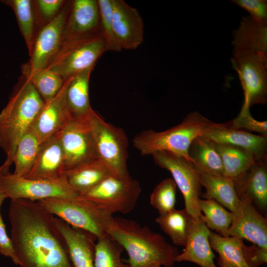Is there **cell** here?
Here are the masks:
<instances>
[{
	"mask_svg": "<svg viewBox=\"0 0 267 267\" xmlns=\"http://www.w3.org/2000/svg\"><path fill=\"white\" fill-rule=\"evenodd\" d=\"M238 196L244 194L265 215L267 211V159L258 160L247 172L233 179Z\"/></svg>",
	"mask_w": 267,
	"mask_h": 267,
	"instance_id": "obj_23",
	"label": "cell"
},
{
	"mask_svg": "<svg viewBox=\"0 0 267 267\" xmlns=\"http://www.w3.org/2000/svg\"><path fill=\"white\" fill-rule=\"evenodd\" d=\"M105 51V42L100 34L64 40L46 68L66 80L94 68L97 59Z\"/></svg>",
	"mask_w": 267,
	"mask_h": 267,
	"instance_id": "obj_6",
	"label": "cell"
},
{
	"mask_svg": "<svg viewBox=\"0 0 267 267\" xmlns=\"http://www.w3.org/2000/svg\"><path fill=\"white\" fill-rule=\"evenodd\" d=\"M37 202L53 216L71 226L86 231L96 240L107 234L113 215L94 202L80 195L73 198H50Z\"/></svg>",
	"mask_w": 267,
	"mask_h": 267,
	"instance_id": "obj_5",
	"label": "cell"
},
{
	"mask_svg": "<svg viewBox=\"0 0 267 267\" xmlns=\"http://www.w3.org/2000/svg\"><path fill=\"white\" fill-rule=\"evenodd\" d=\"M0 190L10 200L37 202L50 198H73L80 196L64 178L32 179L9 172L0 177Z\"/></svg>",
	"mask_w": 267,
	"mask_h": 267,
	"instance_id": "obj_10",
	"label": "cell"
},
{
	"mask_svg": "<svg viewBox=\"0 0 267 267\" xmlns=\"http://www.w3.org/2000/svg\"><path fill=\"white\" fill-rule=\"evenodd\" d=\"M94 68H90L68 79L65 103L69 118L88 121L94 112L89 99V85Z\"/></svg>",
	"mask_w": 267,
	"mask_h": 267,
	"instance_id": "obj_22",
	"label": "cell"
},
{
	"mask_svg": "<svg viewBox=\"0 0 267 267\" xmlns=\"http://www.w3.org/2000/svg\"><path fill=\"white\" fill-rule=\"evenodd\" d=\"M56 134L63 151L65 171L97 158L89 120L69 118Z\"/></svg>",
	"mask_w": 267,
	"mask_h": 267,
	"instance_id": "obj_13",
	"label": "cell"
},
{
	"mask_svg": "<svg viewBox=\"0 0 267 267\" xmlns=\"http://www.w3.org/2000/svg\"><path fill=\"white\" fill-rule=\"evenodd\" d=\"M6 198L5 196L0 190V254L10 258L15 265L18 266V261L10 238L7 234L5 226L0 213L2 204Z\"/></svg>",
	"mask_w": 267,
	"mask_h": 267,
	"instance_id": "obj_41",
	"label": "cell"
},
{
	"mask_svg": "<svg viewBox=\"0 0 267 267\" xmlns=\"http://www.w3.org/2000/svg\"><path fill=\"white\" fill-rule=\"evenodd\" d=\"M55 225L62 235L74 267H95L96 238L91 234L74 228L54 216Z\"/></svg>",
	"mask_w": 267,
	"mask_h": 267,
	"instance_id": "obj_21",
	"label": "cell"
},
{
	"mask_svg": "<svg viewBox=\"0 0 267 267\" xmlns=\"http://www.w3.org/2000/svg\"><path fill=\"white\" fill-rule=\"evenodd\" d=\"M198 205L201 213H203L202 218L209 229L215 230L222 236H229L232 213L212 199L199 198Z\"/></svg>",
	"mask_w": 267,
	"mask_h": 267,
	"instance_id": "obj_32",
	"label": "cell"
},
{
	"mask_svg": "<svg viewBox=\"0 0 267 267\" xmlns=\"http://www.w3.org/2000/svg\"><path fill=\"white\" fill-rule=\"evenodd\" d=\"M231 1L246 10L252 18L267 22V0H233Z\"/></svg>",
	"mask_w": 267,
	"mask_h": 267,
	"instance_id": "obj_40",
	"label": "cell"
},
{
	"mask_svg": "<svg viewBox=\"0 0 267 267\" xmlns=\"http://www.w3.org/2000/svg\"><path fill=\"white\" fill-rule=\"evenodd\" d=\"M202 136L216 143L243 148L251 153L257 161L267 159V136L232 129L228 123L212 122Z\"/></svg>",
	"mask_w": 267,
	"mask_h": 267,
	"instance_id": "obj_16",
	"label": "cell"
},
{
	"mask_svg": "<svg viewBox=\"0 0 267 267\" xmlns=\"http://www.w3.org/2000/svg\"><path fill=\"white\" fill-rule=\"evenodd\" d=\"M233 51L261 52L267 54V22L244 16L232 32Z\"/></svg>",
	"mask_w": 267,
	"mask_h": 267,
	"instance_id": "obj_24",
	"label": "cell"
},
{
	"mask_svg": "<svg viewBox=\"0 0 267 267\" xmlns=\"http://www.w3.org/2000/svg\"><path fill=\"white\" fill-rule=\"evenodd\" d=\"M99 24L96 0H71L63 41L100 34Z\"/></svg>",
	"mask_w": 267,
	"mask_h": 267,
	"instance_id": "obj_17",
	"label": "cell"
},
{
	"mask_svg": "<svg viewBox=\"0 0 267 267\" xmlns=\"http://www.w3.org/2000/svg\"><path fill=\"white\" fill-rule=\"evenodd\" d=\"M232 68L238 75L243 90L242 106L267 102V54L261 52L233 51Z\"/></svg>",
	"mask_w": 267,
	"mask_h": 267,
	"instance_id": "obj_9",
	"label": "cell"
},
{
	"mask_svg": "<svg viewBox=\"0 0 267 267\" xmlns=\"http://www.w3.org/2000/svg\"><path fill=\"white\" fill-rule=\"evenodd\" d=\"M100 17L99 32L107 51L119 52L120 47L115 36L112 17L111 0H97Z\"/></svg>",
	"mask_w": 267,
	"mask_h": 267,
	"instance_id": "obj_37",
	"label": "cell"
},
{
	"mask_svg": "<svg viewBox=\"0 0 267 267\" xmlns=\"http://www.w3.org/2000/svg\"><path fill=\"white\" fill-rule=\"evenodd\" d=\"M110 174L104 163L97 158L65 171L63 177L68 185L82 195L97 185Z\"/></svg>",
	"mask_w": 267,
	"mask_h": 267,
	"instance_id": "obj_25",
	"label": "cell"
},
{
	"mask_svg": "<svg viewBox=\"0 0 267 267\" xmlns=\"http://www.w3.org/2000/svg\"><path fill=\"white\" fill-rule=\"evenodd\" d=\"M218 264L220 267H238L236 264L219 257Z\"/></svg>",
	"mask_w": 267,
	"mask_h": 267,
	"instance_id": "obj_44",
	"label": "cell"
},
{
	"mask_svg": "<svg viewBox=\"0 0 267 267\" xmlns=\"http://www.w3.org/2000/svg\"><path fill=\"white\" fill-rule=\"evenodd\" d=\"M44 102L26 78L11 94L0 113V147L11 160L16 146L31 128Z\"/></svg>",
	"mask_w": 267,
	"mask_h": 267,
	"instance_id": "obj_3",
	"label": "cell"
},
{
	"mask_svg": "<svg viewBox=\"0 0 267 267\" xmlns=\"http://www.w3.org/2000/svg\"><path fill=\"white\" fill-rule=\"evenodd\" d=\"M221 156L222 175L235 179L247 172L257 160L250 152L240 147L227 144L216 143Z\"/></svg>",
	"mask_w": 267,
	"mask_h": 267,
	"instance_id": "obj_28",
	"label": "cell"
},
{
	"mask_svg": "<svg viewBox=\"0 0 267 267\" xmlns=\"http://www.w3.org/2000/svg\"><path fill=\"white\" fill-rule=\"evenodd\" d=\"M141 192L139 182L129 175L109 174L99 183L81 196L91 200L113 215L134 210Z\"/></svg>",
	"mask_w": 267,
	"mask_h": 267,
	"instance_id": "obj_8",
	"label": "cell"
},
{
	"mask_svg": "<svg viewBox=\"0 0 267 267\" xmlns=\"http://www.w3.org/2000/svg\"><path fill=\"white\" fill-rule=\"evenodd\" d=\"M2 3L14 11L20 31L26 44L29 56L32 52L37 31V22L34 1L31 0H2Z\"/></svg>",
	"mask_w": 267,
	"mask_h": 267,
	"instance_id": "obj_31",
	"label": "cell"
},
{
	"mask_svg": "<svg viewBox=\"0 0 267 267\" xmlns=\"http://www.w3.org/2000/svg\"><path fill=\"white\" fill-rule=\"evenodd\" d=\"M238 197L239 203L231 212L232 220L229 236L246 239L267 248V217L257 211L250 197L244 194Z\"/></svg>",
	"mask_w": 267,
	"mask_h": 267,
	"instance_id": "obj_14",
	"label": "cell"
},
{
	"mask_svg": "<svg viewBox=\"0 0 267 267\" xmlns=\"http://www.w3.org/2000/svg\"><path fill=\"white\" fill-rule=\"evenodd\" d=\"M192 218L185 209L159 214L155 222L177 246H185Z\"/></svg>",
	"mask_w": 267,
	"mask_h": 267,
	"instance_id": "obj_29",
	"label": "cell"
},
{
	"mask_svg": "<svg viewBox=\"0 0 267 267\" xmlns=\"http://www.w3.org/2000/svg\"><path fill=\"white\" fill-rule=\"evenodd\" d=\"M152 156L158 166L172 175L183 195L184 209L189 215L193 219L198 218L201 214L198 205L201 185L193 165L184 158L167 151H158Z\"/></svg>",
	"mask_w": 267,
	"mask_h": 267,
	"instance_id": "obj_12",
	"label": "cell"
},
{
	"mask_svg": "<svg viewBox=\"0 0 267 267\" xmlns=\"http://www.w3.org/2000/svg\"><path fill=\"white\" fill-rule=\"evenodd\" d=\"M113 24L117 41L122 49L134 50L144 40L141 15L123 0H111Z\"/></svg>",
	"mask_w": 267,
	"mask_h": 267,
	"instance_id": "obj_15",
	"label": "cell"
},
{
	"mask_svg": "<svg viewBox=\"0 0 267 267\" xmlns=\"http://www.w3.org/2000/svg\"><path fill=\"white\" fill-rule=\"evenodd\" d=\"M97 240L94 249L95 267H129L122 260L124 249L118 242L108 234Z\"/></svg>",
	"mask_w": 267,
	"mask_h": 267,
	"instance_id": "obj_34",
	"label": "cell"
},
{
	"mask_svg": "<svg viewBox=\"0 0 267 267\" xmlns=\"http://www.w3.org/2000/svg\"><path fill=\"white\" fill-rule=\"evenodd\" d=\"M97 157L111 174L130 175L127 168L128 139L125 131L106 122L95 111L89 119Z\"/></svg>",
	"mask_w": 267,
	"mask_h": 267,
	"instance_id": "obj_7",
	"label": "cell"
},
{
	"mask_svg": "<svg viewBox=\"0 0 267 267\" xmlns=\"http://www.w3.org/2000/svg\"><path fill=\"white\" fill-rule=\"evenodd\" d=\"M177 185L174 179L166 178L154 188L150 196V203L159 214L175 209L176 202Z\"/></svg>",
	"mask_w": 267,
	"mask_h": 267,
	"instance_id": "obj_36",
	"label": "cell"
},
{
	"mask_svg": "<svg viewBox=\"0 0 267 267\" xmlns=\"http://www.w3.org/2000/svg\"><path fill=\"white\" fill-rule=\"evenodd\" d=\"M41 143L35 131L31 128L18 142L12 158L15 166L13 174L26 176L32 169L38 154Z\"/></svg>",
	"mask_w": 267,
	"mask_h": 267,
	"instance_id": "obj_30",
	"label": "cell"
},
{
	"mask_svg": "<svg viewBox=\"0 0 267 267\" xmlns=\"http://www.w3.org/2000/svg\"><path fill=\"white\" fill-rule=\"evenodd\" d=\"M10 240L20 267H74L54 216L37 202L11 200Z\"/></svg>",
	"mask_w": 267,
	"mask_h": 267,
	"instance_id": "obj_1",
	"label": "cell"
},
{
	"mask_svg": "<svg viewBox=\"0 0 267 267\" xmlns=\"http://www.w3.org/2000/svg\"><path fill=\"white\" fill-rule=\"evenodd\" d=\"M210 232L202 218V214L196 219L192 218L185 248L176 257L175 262H190L201 267H217L209 241Z\"/></svg>",
	"mask_w": 267,
	"mask_h": 267,
	"instance_id": "obj_18",
	"label": "cell"
},
{
	"mask_svg": "<svg viewBox=\"0 0 267 267\" xmlns=\"http://www.w3.org/2000/svg\"><path fill=\"white\" fill-rule=\"evenodd\" d=\"M106 232L126 251L129 267H173L179 253L161 234L133 220L113 217Z\"/></svg>",
	"mask_w": 267,
	"mask_h": 267,
	"instance_id": "obj_2",
	"label": "cell"
},
{
	"mask_svg": "<svg viewBox=\"0 0 267 267\" xmlns=\"http://www.w3.org/2000/svg\"><path fill=\"white\" fill-rule=\"evenodd\" d=\"M228 124L232 129H246L267 136V121L255 120L252 117L249 108L242 106L238 116Z\"/></svg>",
	"mask_w": 267,
	"mask_h": 267,
	"instance_id": "obj_38",
	"label": "cell"
},
{
	"mask_svg": "<svg viewBox=\"0 0 267 267\" xmlns=\"http://www.w3.org/2000/svg\"><path fill=\"white\" fill-rule=\"evenodd\" d=\"M209 241L211 248L219 253V257L236 264L238 267H248L243 255V239L222 236L211 230Z\"/></svg>",
	"mask_w": 267,
	"mask_h": 267,
	"instance_id": "obj_33",
	"label": "cell"
},
{
	"mask_svg": "<svg viewBox=\"0 0 267 267\" xmlns=\"http://www.w3.org/2000/svg\"><path fill=\"white\" fill-rule=\"evenodd\" d=\"M68 80L51 100L44 103L32 128L42 143L57 133L69 119L65 103L66 90Z\"/></svg>",
	"mask_w": 267,
	"mask_h": 267,
	"instance_id": "obj_20",
	"label": "cell"
},
{
	"mask_svg": "<svg viewBox=\"0 0 267 267\" xmlns=\"http://www.w3.org/2000/svg\"><path fill=\"white\" fill-rule=\"evenodd\" d=\"M66 1L63 0H34L37 24H42V27L53 20Z\"/></svg>",
	"mask_w": 267,
	"mask_h": 267,
	"instance_id": "obj_39",
	"label": "cell"
},
{
	"mask_svg": "<svg viewBox=\"0 0 267 267\" xmlns=\"http://www.w3.org/2000/svg\"><path fill=\"white\" fill-rule=\"evenodd\" d=\"M211 122L198 112H192L179 124L165 131L148 129L137 133L133 138V145L141 155L167 151L190 162L188 149L191 143L196 137L203 135Z\"/></svg>",
	"mask_w": 267,
	"mask_h": 267,
	"instance_id": "obj_4",
	"label": "cell"
},
{
	"mask_svg": "<svg viewBox=\"0 0 267 267\" xmlns=\"http://www.w3.org/2000/svg\"><path fill=\"white\" fill-rule=\"evenodd\" d=\"M201 185L206 191L205 199H212L233 212L239 203L232 179L223 175L199 174Z\"/></svg>",
	"mask_w": 267,
	"mask_h": 267,
	"instance_id": "obj_27",
	"label": "cell"
},
{
	"mask_svg": "<svg viewBox=\"0 0 267 267\" xmlns=\"http://www.w3.org/2000/svg\"><path fill=\"white\" fill-rule=\"evenodd\" d=\"M64 158L56 134L41 143L30 171L24 177L32 179L56 180L63 178Z\"/></svg>",
	"mask_w": 267,
	"mask_h": 267,
	"instance_id": "obj_19",
	"label": "cell"
},
{
	"mask_svg": "<svg viewBox=\"0 0 267 267\" xmlns=\"http://www.w3.org/2000/svg\"><path fill=\"white\" fill-rule=\"evenodd\" d=\"M243 255L248 267H259L267 263V248L255 244L243 246Z\"/></svg>",
	"mask_w": 267,
	"mask_h": 267,
	"instance_id": "obj_42",
	"label": "cell"
},
{
	"mask_svg": "<svg viewBox=\"0 0 267 267\" xmlns=\"http://www.w3.org/2000/svg\"><path fill=\"white\" fill-rule=\"evenodd\" d=\"M188 156L199 174L222 175V161L215 142L202 135L196 137L189 146Z\"/></svg>",
	"mask_w": 267,
	"mask_h": 267,
	"instance_id": "obj_26",
	"label": "cell"
},
{
	"mask_svg": "<svg viewBox=\"0 0 267 267\" xmlns=\"http://www.w3.org/2000/svg\"><path fill=\"white\" fill-rule=\"evenodd\" d=\"M71 3L66 1L57 16L37 31L30 61L22 67L23 74L46 68L56 55L63 42Z\"/></svg>",
	"mask_w": 267,
	"mask_h": 267,
	"instance_id": "obj_11",
	"label": "cell"
},
{
	"mask_svg": "<svg viewBox=\"0 0 267 267\" xmlns=\"http://www.w3.org/2000/svg\"><path fill=\"white\" fill-rule=\"evenodd\" d=\"M23 75L31 82L44 103L57 94L65 81L59 74L47 68Z\"/></svg>",
	"mask_w": 267,
	"mask_h": 267,
	"instance_id": "obj_35",
	"label": "cell"
},
{
	"mask_svg": "<svg viewBox=\"0 0 267 267\" xmlns=\"http://www.w3.org/2000/svg\"><path fill=\"white\" fill-rule=\"evenodd\" d=\"M12 164L11 160L6 159L3 164L0 166V177L9 172V168Z\"/></svg>",
	"mask_w": 267,
	"mask_h": 267,
	"instance_id": "obj_43",
	"label": "cell"
}]
</instances>
